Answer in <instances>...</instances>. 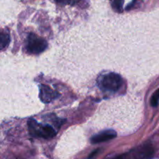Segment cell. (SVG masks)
Here are the masks:
<instances>
[{"mask_svg":"<svg viewBox=\"0 0 159 159\" xmlns=\"http://www.w3.org/2000/svg\"><path fill=\"white\" fill-rule=\"evenodd\" d=\"M28 129L30 135L43 139H51L56 135V131L49 125H43L37 122L35 120L30 119L28 120Z\"/></svg>","mask_w":159,"mask_h":159,"instance_id":"obj_1","label":"cell"},{"mask_svg":"<svg viewBox=\"0 0 159 159\" xmlns=\"http://www.w3.org/2000/svg\"><path fill=\"white\" fill-rule=\"evenodd\" d=\"M155 151L150 144H144L130 151L127 153L115 158V159H152Z\"/></svg>","mask_w":159,"mask_h":159,"instance_id":"obj_2","label":"cell"},{"mask_svg":"<svg viewBox=\"0 0 159 159\" xmlns=\"http://www.w3.org/2000/svg\"><path fill=\"white\" fill-rule=\"evenodd\" d=\"M48 47V43L43 38L34 34H30L26 41V50L29 53L39 54L44 51Z\"/></svg>","mask_w":159,"mask_h":159,"instance_id":"obj_3","label":"cell"},{"mask_svg":"<svg viewBox=\"0 0 159 159\" xmlns=\"http://www.w3.org/2000/svg\"><path fill=\"white\" fill-rule=\"evenodd\" d=\"M122 78L116 73H109L105 75L101 80L100 85L103 89L107 91L116 92L122 86Z\"/></svg>","mask_w":159,"mask_h":159,"instance_id":"obj_4","label":"cell"},{"mask_svg":"<svg viewBox=\"0 0 159 159\" xmlns=\"http://www.w3.org/2000/svg\"><path fill=\"white\" fill-rule=\"evenodd\" d=\"M40 100L44 103H49L52 102L54 99H57L59 96V94L55 91L52 89L50 86L47 85H40Z\"/></svg>","mask_w":159,"mask_h":159,"instance_id":"obj_5","label":"cell"},{"mask_svg":"<svg viewBox=\"0 0 159 159\" xmlns=\"http://www.w3.org/2000/svg\"><path fill=\"white\" fill-rule=\"evenodd\" d=\"M116 137V133L113 130H107L105 131H102L101 133L96 134L91 138L92 144H98V143H102L104 141H110Z\"/></svg>","mask_w":159,"mask_h":159,"instance_id":"obj_6","label":"cell"},{"mask_svg":"<svg viewBox=\"0 0 159 159\" xmlns=\"http://www.w3.org/2000/svg\"><path fill=\"white\" fill-rule=\"evenodd\" d=\"M9 41H10V38H9V34L0 30V50L6 48L9 45Z\"/></svg>","mask_w":159,"mask_h":159,"instance_id":"obj_7","label":"cell"},{"mask_svg":"<svg viewBox=\"0 0 159 159\" xmlns=\"http://www.w3.org/2000/svg\"><path fill=\"white\" fill-rule=\"evenodd\" d=\"M112 8L116 12H121L123 11V5H124V0H110Z\"/></svg>","mask_w":159,"mask_h":159,"instance_id":"obj_8","label":"cell"},{"mask_svg":"<svg viewBox=\"0 0 159 159\" xmlns=\"http://www.w3.org/2000/svg\"><path fill=\"white\" fill-rule=\"evenodd\" d=\"M159 101V89L158 90L155 92L153 95L152 96V99H151V105L153 107H155L158 106Z\"/></svg>","mask_w":159,"mask_h":159,"instance_id":"obj_9","label":"cell"},{"mask_svg":"<svg viewBox=\"0 0 159 159\" xmlns=\"http://www.w3.org/2000/svg\"><path fill=\"white\" fill-rule=\"evenodd\" d=\"M81 0H55L57 3L61 5H71V6H74V5L77 4L80 2Z\"/></svg>","mask_w":159,"mask_h":159,"instance_id":"obj_10","label":"cell"},{"mask_svg":"<svg viewBox=\"0 0 159 159\" xmlns=\"http://www.w3.org/2000/svg\"><path fill=\"white\" fill-rule=\"evenodd\" d=\"M98 151H99V150H96V151H95V152H93V153H92L91 154V155H89V158H93V157H94L95 156V155H96V153H97V152H98Z\"/></svg>","mask_w":159,"mask_h":159,"instance_id":"obj_11","label":"cell"}]
</instances>
